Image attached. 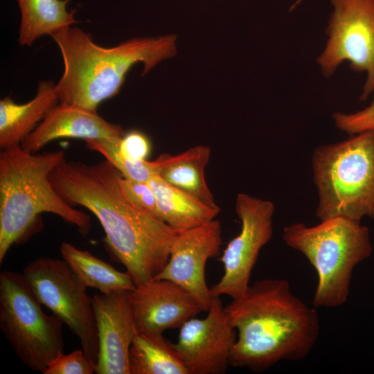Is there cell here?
<instances>
[{"instance_id": "6da1fadb", "label": "cell", "mask_w": 374, "mask_h": 374, "mask_svg": "<svg viewBox=\"0 0 374 374\" xmlns=\"http://www.w3.org/2000/svg\"><path fill=\"white\" fill-rule=\"evenodd\" d=\"M122 176L106 159L89 164L64 159L49 179L69 205L83 206L98 219L111 253L139 285L164 268L179 231L127 201L119 186Z\"/></svg>"}, {"instance_id": "7a4b0ae2", "label": "cell", "mask_w": 374, "mask_h": 374, "mask_svg": "<svg viewBox=\"0 0 374 374\" xmlns=\"http://www.w3.org/2000/svg\"><path fill=\"white\" fill-rule=\"evenodd\" d=\"M224 309L238 331L233 367L262 372L280 361L302 360L319 335L317 311L292 292L285 279L257 280Z\"/></svg>"}, {"instance_id": "3957f363", "label": "cell", "mask_w": 374, "mask_h": 374, "mask_svg": "<svg viewBox=\"0 0 374 374\" xmlns=\"http://www.w3.org/2000/svg\"><path fill=\"white\" fill-rule=\"evenodd\" d=\"M51 37L64 62L56 84L59 103L92 112L119 92L134 65L143 63L145 75L177 54L175 35L134 37L110 48L95 44L90 34L78 27H67Z\"/></svg>"}, {"instance_id": "277c9868", "label": "cell", "mask_w": 374, "mask_h": 374, "mask_svg": "<svg viewBox=\"0 0 374 374\" xmlns=\"http://www.w3.org/2000/svg\"><path fill=\"white\" fill-rule=\"evenodd\" d=\"M62 150L37 154L21 145L0 152V262L42 213L60 216L89 233V215L69 205L53 186L49 176L65 159Z\"/></svg>"}, {"instance_id": "5b68a950", "label": "cell", "mask_w": 374, "mask_h": 374, "mask_svg": "<svg viewBox=\"0 0 374 374\" xmlns=\"http://www.w3.org/2000/svg\"><path fill=\"white\" fill-rule=\"evenodd\" d=\"M289 247L301 252L317 271L312 303L336 308L348 300L352 273L373 252L370 231L360 221L336 217L314 226L293 223L283 229Z\"/></svg>"}, {"instance_id": "8992f818", "label": "cell", "mask_w": 374, "mask_h": 374, "mask_svg": "<svg viewBox=\"0 0 374 374\" xmlns=\"http://www.w3.org/2000/svg\"><path fill=\"white\" fill-rule=\"evenodd\" d=\"M321 220L343 217L374 219V132L320 146L312 155Z\"/></svg>"}, {"instance_id": "52a82bcc", "label": "cell", "mask_w": 374, "mask_h": 374, "mask_svg": "<svg viewBox=\"0 0 374 374\" xmlns=\"http://www.w3.org/2000/svg\"><path fill=\"white\" fill-rule=\"evenodd\" d=\"M22 273L0 272V328L22 362L42 373L64 352L62 321L46 314Z\"/></svg>"}, {"instance_id": "ba28073f", "label": "cell", "mask_w": 374, "mask_h": 374, "mask_svg": "<svg viewBox=\"0 0 374 374\" xmlns=\"http://www.w3.org/2000/svg\"><path fill=\"white\" fill-rule=\"evenodd\" d=\"M22 274L41 304L78 337L84 354L96 366L99 344L91 298L67 262L39 258L26 265Z\"/></svg>"}, {"instance_id": "9c48e42d", "label": "cell", "mask_w": 374, "mask_h": 374, "mask_svg": "<svg viewBox=\"0 0 374 374\" xmlns=\"http://www.w3.org/2000/svg\"><path fill=\"white\" fill-rule=\"evenodd\" d=\"M333 6L326 28V46L317 58L321 73L331 77L348 62L357 73L365 72L361 100L374 92V0H330Z\"/></svg>"}, {"instance_id": "30bf717a", "label": "cell", "mask_w": 374, "mask_h": 374, "mask_svg": "<svg viewBox=\"0 0 374 374\" xmlns=\"http://www.w3.org/2000/svg\"><path fill=\"white\" fill-rule=\"evenodd\" d=\"M274 210V204L269 200L246 193L237 195L235 211L240 220L241 229L220 257L224 273L210 287L212 297L226 295L235 299L246 292L260 251L271 238Z\"/></svg>"}, {"instance_id": "8fae6325", "label": "cell", "mask_w": 374, "mask_h": 374, "mask_svg": "<svg viewBox=\"0 0 374 374\" xmlns=\"http://www.w3.org/2000/svg\"><path fill=\"white\" fill-rule=\"evenodd\" d=\"M207 312L184 323L174 344L188 374H222L230 366L237 335L220 296L213 297Z\"/></svg>"}, {"instance_id": "7c38bea8", "label": "cell", "mask_w": 374, "mask_h": 374, "mask_svg": "<svg viewBox=\"0 0 374 374\" xmlns=\"http://www.w3.org/2000/svg\"><path fill=\"white\" fill-rule=\"evenodd\" d=\"M222 244L220 222L213 220L179 231L175 238L169 259L154 278L167 279L189 292L207 312L212 296L205 278L207 260L217 257Z\"/></svg>"}, {"instance_id": "4fadbf2b", "label": "cell", "mask_w": 374, "mask_h": 374, "mask_svg": "<svg viewBox=\"0 0 374 374\" xmlns=\"http://www.w3.org/2000/svg\"><path fill=\"white\" fill-rule=\"evenodd\" d=\"M129 301L138 332L180 328L204 311L189 292L167 279L153 278L136 285L129 292Z\"/></svg>"}, {"instance_id": "5bb4252c", "label": "cell", "mask_w": 374, "mask_h": 374, "mask_svg": "<svg viewBox=\"0 0 374 374\" xmlns=\"http://www.w3.org/2000/svg\"><path fill=\"white\" fill-rule=\"evenodd\" d=\"M129 292L121 291L91 297L99 344L96 373L130 374L129 350L138 330Z\"/></svg>"}, {"instance_id": "9a60e30c", "label": "cell", "mask_w": 374, "mask_h": 374, "mask_svg": "<svg viewBox=\"0 0 374 374\" xmlns=\"http://www.w3.org/2000/svg\"><path fill=\"white\" fill-rule=\"evenodd\" d=\"M124 134L121 125L108 122L97 112L59 103L48 111L20 145L24 150L35 153L57 139L78 138L85 141L121 137Z\"/></svg>"}, {"instance_id": "2e32d148", "label": "cell", "mask_w": 374, "mask_h": 374, "mask_svg": "<svg viewBox=\"0 0 374 374\" xmlns=\"http://www.w3.org/2000/svg\"><path fill=\"white\" fill-rule=\"evenodd\" d=\"M211 154V148L204 145L175 155L162 154L154 160L157 175L206 205L220 208L205 179V168Z\"/></svg>"}, {"instance_id": "e0dca14e", "label": "cell", "mask_w": 374, "mask_h": 374, "mask_svg": "<svg viewBox=\"0 0 374 374\" xmlns=\"http://www.w3.org/2000/svg\"><path fill=\"white\" fill-rule=\"evenodd\" d=\"M59 102L56 84L42 80L35 96L24 104H17L10 96L0 100V148L19 145Z\"/></svg>"}, {"instance_id": "ac0fdd59", "label": "cell", "mask_w": 374, "mask_h": 374, "mask_svg": "<svg viewBox=\"0 0 374 374\" xmlns=\"http://www.w3.org/2000/svg\"><path fill=\"white\" fill-rule=\"evenodd\" d=\"M148 182L156 196L159 219L175 230L200 226L214 220L220 211L169 185L157 175Z\"/></svg>"}, {"instance_id": "d6986e66", "label": "cell", "mask_w": 374, "mask_h": 374, "mask_svg": "<svg viewBox=\"0 0 374 374\" xmlns=\"http://www.w3.org/2000/svg\"><path fill=\"white\" fill-rule=\"evenodd\" d=\"M130 374H188L174 346L163 333L138 332L128 356Z\"/></svg>"}, {"instance_id": "ffe728a7", "label": "cell", "mask_w": 374, "mask_h": 374, "mask_svg": "<svg viewBox=\"0 0 374 374\" xmlns=\"http://www.w3.org/2000/svg\"><path fill=\"white\" fill-rule=\"evenodd\" d=\"M69 1L17 0L21 13L19 44L30 46L41 36H52L77 23L75 10L66 9Z\"/></svg>"}, {"instance_id": "44dd1931", "label": "cell", "mask_w": 374, "mask_h": 374, "mask_svg": "<svg viewBox=\"0 0 374 374\" xmlns=\"http://www.w3.org/2000/svg\"><path fill=\"white\" fill-rule=\"evenodd\" d=\"M60 251L62 258L87 287L97 289L104 294L131 291L136 287L127 271L116 269L86 250L80 249L70 242H63Z\"/></svg>"}, {"instance_id": "7402d4cb", "label": "cell", "mask_w": 374, "mask_h": 374, "mask_svg": "<svg viewBox=\"0 0 374 374\" xmlns=\"http://www.w3.org/2000/svg\"><path fill=\"white\" fill-rule=\"evenodd\" d=\"M121 137L101 139H87L86 146L101 154L123 175L136 181L148 182L157 175L154 161H133L123 157L119 152Z\"/></svg>"}, {"instance_id": "603a6c76", "label": "cell", "mask_w": 374, "mask_h": 374, "mask_svg": "<svg viewBox=\"0 0 374 374\" xmlns=\"http://www.w3.org/2000/svg\"><path fill=\"white\" fill-rule=\"evenodd\" d=\"M119 186L124 197L133 206L159 219L156 196L148 182L136 181L122 176Z\"/></svg>"}, {"instance_id": "cb8c5ba5", "label": "cell", "mask_w": 374, "mask_h": 374, "mask_svg": "<svg viewBox=\"0 0 374 374\" xmlns=\"http://www.w3.org/2000/svg\"><path fill=\"white\" fill-rule=\"evenodd\" d=\"M96 365L86 356L82 349L69 354H61L47 366L44 374H92Z\"/></svg>"}, {"instance_id": "d4e9b609", "label": "cell", "mask_w": 374, "mask_h": 374, "mask_svg": "<svg viewBox=\"0 0 374 374\" xmlns=\"http://www.w3.org/2000/svg\"><path fill=\"white\" fill-rule=\"evenodd\" d=\"M332 118L337 127L350 135L374 132V99L362 110L349 114L336 112Z\"/></svg>"}, {"instance_id": "484cf974", "label": "cell", "mask_w": 374, "mask_h": 374, "mask_svg": "<svg viewBox=\"0 0 374 374\" xmlns=\"http://www.w3.org/2000/svg\"><path fill=\"white\" fill-rule=\"evenodd\" d=\"M119 152L123 157L130 161L147 160L150 152V143L143 132L132 130L122 136L119 143Z\"/></svg>"}]
</instances>
